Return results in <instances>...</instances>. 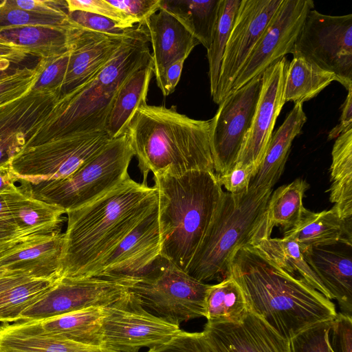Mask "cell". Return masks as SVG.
<instances>
[{"label":"cell","instance_id":"obj_13","mask_svg":"<svg viewBox=\"0 0 352 352\" xmlns=\"http://www.w3.org/2000/svg\"><path fill=\"white\" fill-rule=\"evenodd\" d=\"M261 75L231 91L210 120V147L217 175L236 164L252 125L261 89Z\"/></svg>","mask_w":352,"mask_h":352},{"label":"cell","instance_id":"obj_37","mask_svg":"<svg viewBox=\"0 0 352 352\" xmlns=\"http://www.w3.org/2000/svg\"><path fill=\"white\" fill-rule=\"evenodd\" d=\"M241 0H221L210 47L209 63L210 94H216L226 45L234 25Z\"/></svg>","mask_w":352,"mask_h":352},{"label":"cell","instance_id":"obj_10","mask_svg":"<svg viewBox=\"0 0 352 352\" xmlns=\"http://www.w3.org/2000/svg\"><path fill=\"white\" fill-rule=\"evenodd\" d=\"M292 54L333 73L346 89L352 87V14L331 16L311 10Z\"/></svg>","mask_w":352,"mask_h":352},{"label":"cell","instance_id":"obj_21","mask_svg":"<svg viewBox=\"0 0 352 352\" xmlns=\"http://www.w3.org/2000/svg\"><path fill=\"white\" fill-rule=\"evenodd\" d=\"M135 27L122 36H111L82 30L71 47L60 96L82 85L94 76Z\"/></svg>","mask_w":352,"mask_h":352},{"label":"cell","instance_id":"obj_2","mask_svg":"<svg viewBox=\"0 0 352 352\" xmlns=\"http://www.w3.org/2000/svg\"><path fill=\"white\" fill-rule=\"evenodd\" d=\"M228 276L241 287L250 311L289 340L337 315L331 300L283 270L252 245L242 247L234 254Z\"/></svg>","mask_w":352,"mask_h":352},{"label":"cell","instance_id":"obj_53","mask_svg":"<svg viewBox=\"0 0 352 352\" xmlns=\"http://www.w3.org/2000/svg\"><path fill=\"white\" fill-rule=\"evenodd\" d=\"M13 170L11 164L0 167V195H5L17 190L16 183L20 182Z\"/></svg>","mask_w":352,"mask_h":352},{"label":"cell","instance_id":"obj_40","mask_svg":"<svg viewBox=\"0 0 352 352\" xmlns=\"http://www.w3.org/2000/svg\"><path fill=\"white\" fill-rule=\"evenodd\" d=\"M43 67V60L34 68L24 67L0 76V107L28 93L32 87Z\"/></svg>","mask_w":352,"mask_h":352},{"label":"cell","instance_id":"obj_36","mask_svg":"<svg viewBox=\"0 0 352 352\" xmlns=\"http://www.w3.org/2000/svg\"><path fill=\"white\" fill-rule=\"evenodd\" d=\"M308 188L305 180L296 179L272 191L266 210L267 226L272 232L274 226L285 232L299 223L306 210L303 198Z\"/></svg>","mask_w":352,"mask_h":352},{"label":"cell","instance_id":"obj_51","mask_svg":"<svg viewBox=\"0 0 352 352\" xmlns=\"http://www.w3.org/2000/svg\"><path fill=\"white\" fill-rule=\"evenodd\" d=\"M17 236V230L6 199L0 195V245Z\"/></svg>","mask_w":352,"mask_h":352},{"label":"cell","instance_id":"obj_18","mask_svg":"<svg viewBox=\"0 0 352 352\" xmlns=\"http://www.w3.org/2000/svg\"><path fill=\"white\" fill-rule=\"evenodd\" d=\"M63 246L61 232L14 239L0 245V270L32 278H59Z\"/></svg>","mask_w":352,"mask_h":352},{"label":"cell","instance_id":"obj_50","mask_svg":"<svg viewBox=\"0 0 352 352\" xmlns=\"http://www.w3.org/2000/svg\"><path fill=\"white\" fill-rule=\"evenodd\" d=\"M185 60V59H181L169 65L156 79L157 85L164 96L170 95L175 91L180 80Z\"/></svg>","mask_w":352,"mask_h":352},{"label":"cell","instance_id":"obj_17","mask_svg":"<svg viewBox=\"0 0 352 352\" xmlns=\"http://www.w3.org/2000/svg\"><path fill=\"white\" fill-rule=\"evenodd\" d=\"M288 64L286 57H283L262 73L261 89L252 125L236 163L252 164L256 169L261 164L285 103L283 93Z\"/></svg>","mask_w":352,"mask_h":352},{"label":"cell","instance_id":"obj_33","mask_svg":"<svg viewBox=\"0 0 352 352\" xmlns=\"http://www.w3.org/2000/svg\"><path fill=\"white\" fill-rule=\"evenodd\" d=\"M252 246L283 270L303 280L326 298L332 300L329 292L307 263L300 247L295 241L285 237H270Z\"/></svg>","mask_w":352,"mask_h":352},{"label":"cell","instance_id":"obj_38","mask_svg":"<svg viewBox=\"0 0 352 352\" xmlns=\"http://www.w3.org/2000/svg\"><path fill=\"white\" fill-rule=\"evenodd\" d=\"M59 278H32L1 294L0 322L18 321L21 313L43 298Z\"/></svg>","mask_w":352,"mask_h":352},{"label":"cell","instance_id":"obj_29","mask_svg":"<svg viewBox=\"0 0 352 352\" xmlns=\"http://www.w3.org/2000/svg\"><path fill=\"white\" fill-rule=\"evenodd\" d=\"M104 316V307H90L32 322L47 334L77 342L102 346Z\"/></svg>","mask_w":352,"mask_h":352},{"label":"cell","instance_id":"obj_5","mask_svg":"<svg viewBox=\"0 0 352 352\" xmlns=\"http://www.w3.org/2000/svg\"><path fill=\"white\" fill-rule=\"evenodd\" d=\"M158 196L160 255L186 272L217 209L223 190L214 171L153 176Z\"/></svg>","mask_w":352,"mask_h":352},{"label":"cell","instance_id":"obj_28","mask_svg":"<svg viewBox=\"0 0 352 352\" xmlns=\"http://www.w3.org/2000/svg\"><path fill=\"white\" fill-rule=\"evenodd\" d=\"M351 228L352 223L342 220L332 208L318 212L306 209L299 223L284 232L283 237L295 241L302 252L338 243L351 248Z\"/></svg>","mask_w":352,"mask_h":352},{"label":"cell","instance_id":"obj_1","mask_svg":"<svg viewBox=\"0 0 352 352\" xmlns=\"http://www.w3.org/2000/svg\"><path fill=\"white\" fill-rule=\"evenodd\" d=\"M157 204L154 186L129 177L94 201L66 212L60 278L95 277L108 256Z\"/></svg>","mask_w":352,"mask_h":352},{"label":"cell","instance_id":"obj_56","mask_svg":"<svg viewBox=\"0 0 352 352\" xmlns=\"http://www.w3.org/2000/svg\"><path fill=\"white\" fill-rule=\"evenodd\" d=\"M10 62L6 60H0V76L8 73V69L10 65Z\"/></svg>","mask_w":352,"mask_h":352},{"label":"cell","instance_id":"obj_47","mask_svg":"<svg viewBox=\"0 0 352 352\" xmlns=\"http://www.w3.org/2000/svg\"><path fill=\"white\" fill-rule=\"evenodd\" d=\"M107 1L140 26H144L150 16L160 8V0H107Z\"/></svg>","mask_w":352,"mask_h":352},{"label":"cell","instance_id":"obj_23","mask_svg":"<svg viewBox=\"0 0 352 352\" xmlns=\"http://www.w3.org/2000/svg\"><path fill=\"white\" fill-rule=\"evenodd\" d=\"M14 192L3 195L17 230V238L60 232L65 211L34 198L27 182Z\"/></svg>","mask_w":352,"mask_h":352},{"label":"cell","instance_id":"obj_4","mask_svg":"<svg viewBox=\"0 0 352 352\" xmlns=\"http://www.w3.org/2000/svg\"><path fill=\"white\" fill-rule=\"evenodd\" d=\"M148 33L137 25L110 59L89 80L60 97L25 148L104 126L116 95L126 80L152 60Z\"/></svg>","mask_w":352,"mask_h":352},{"label":"cell","instance_id":"obj_34","mask_svg":"<svg viewBox=\"0 0 352 352\" xmlns=\"http://www.w3.org/2000/svg\"><path fill=\"white\" fill-rule=\"evenodd\" d=\"M206 324L241 323L250 311L245 294L230 276L210 285L206 296Z\"/></svg>","mask_w":352,"mask_h":352},{"label":"cell","instance_id":"obj_39","mask_svg":"<svg viewBox=\"0 0 352 352\" xmlns=\"http://www.w3.org/2000/svg\"><path fill=\"white\" fill-rule=\"evenodd\" d=\"M49 25L68 28H81L67 16L36 14L8 5L0 1V29L23 25Z\"/></svg>","mask_w":352,"mask_h":352},{"label":"cell","instance_id":"obj_8","mask_svg":"<svg viewBox=\"0 0 352 352\" xmlns=\"http://www.w3.org/2000/svg\"><path fill=\"white\" fill-rule=\"evenodd\" d=\"M210 284L201 282L160 255L131 292L152 314L175 325L206 317Z\"/></svg>","mask_w":352,"mask_h":352},{"label":"cell","instance_id":"obj_11","mask_svg":"<svg viewBox=\"0 0 352 352\" xmlns=\"http://www.w3.org/2000/svg\"><path fill=\"white\" fill-rule=\"evenodd\" d=\"M138 278H60L19 320L38 321L90 307H108L130 292Z\"/></svg>","mask_w":352,"mask_h":352},{"label":"cell","instance_id":"obj_19","mask_svg":"<svg viewBox=\"0 0 352 352\" xmlns=\"http://www.w3.org/2000/svg\"><path fill=\"white\" fill-rule=\"evenodd\" d=\"M160 253L157 206L108 256L95 277L140 278L151 268Z\"/></svg>","mask_w":352,"mask_h":352},{"label":"cell","instance_id":"obj_14","mask_svg":"<svg viewBox=\"0 0 352 352\" xmlns=\"http://www.w3.org/2000/svg\"><path fill=\"white\" fill-rule=\"evenodd\" d=\"M313 9L311 0H283L236 76L231 91L262 74L286 54H293L305 20Z\"/></svg>","mask_w":352,"mask_h":352},{"label":"cell","instance_id":"obj_32","mask_svg":"<svg viewBox=\"0 0 352 352\" xmlns=\"http://www.w3.org/2000/svg\"><path fill=\"white\" fill-rule=\"evenodd\" d=\"M220 2L221 0H160V8L177 19L208 50Z\"/></svg>","mask_w":352,"mask_h":352},{"label":"cell","instance_id":"obj_52","mask_svg":"<svg viewBox=\"0 0 352 352\" xmlns=\"http://www.w3.org/2000/svg\"><path fill=\"white\" fill-rule=\"evenodd\" d=\"M347 91L348 94L342 107L340 122L329 132V140L337 138L342 133L352 129V87Z\"/></svg>","mask_w":352,"mask_h":352},{"label":"cell","instance_id":"obj_27","mask_svg":"<svg viewBox=\"0 0 352 352\" xmlns=\"http://www.w3.org/2000/svg\"><path fill=\"white\" fill-rule=\"evenodd\" d=\"M83 29L23 25L0 29V42L21 48L26 54L50 58L71 50Z\"/></svg>","mask_w":352,"mask_h":352},{"label":"cell","instance_id":"obj_43","mask_svg":"<svg viewBox=\"0 0 352 352\" xmlns=\"http://www.w3.org/2000/svg\"><path fill=\"white\" fill-rule=\"evenodd\" d=\"M147 352H217L206 334L182 331L168 342Z\"/></svg>","mask_w":352,"mask_h":352},{"label":"cell","instance_id":"obj_3","mask_svg":"<svg viewBox=\"0 0 352 352\" xmlns=\"http://www.w3.org/2000/svg\"><path fill=\"white\" fill-rule=\"evenodd\" d=\"M210 120H195L176 106L140 105L125 133L146 183L153 176L180 175L192 170L214 171Z\"/></svg>","mask_w":352,"mask_h":352},{"label":"cell","instance_id":"obj_7","mask_svg":"<svg viewBox=\"0 0 352 352\" xmlns=\"http://www.w3.org/2000/svg\"><path fill=\"white\" fill-rule=\"evenodd\" d=\"M134 153L126 133L111 139L68 177L29 185L32 195L66 212L83 206L117 187L130 176Z\"/></svg>","mask_w":352,"mask_h":352},{"label":"cell","instance_id":"obj_25","mask_svg":"<svg viewBox=\"0 0 352 352\" xmlns=\"http://www.w3.org/2000/svg\"><path fill=\"white\" fill-rule=\"evenodd\" d=\"M0 352H116L101 345L77 342L45 333L32 321L0 326Z\"/></svg>","mask_w":352,"mask_h":352},{"label":"cell","instance_id":"obj_45","mask_svg":"<svg viewBox=\"0 0 352 352\" xmlns=\"http://www.w3.org/2000/svg\"><path fill=\"white\" fill-rule=\"evenodd\" d=\"M66 3L68 12L80 10L99 14L116 21L125 29L138 25L133 19L109 4L107 0H66Z\"/></svg>","mask_w":352,"mask_h":352},{"label":"cell","instance_id":"obj_30","mask_svg":"<svg viewBox=\"0 0 352 352\" xmlns=\"http://www.w3.org/2000/svg\"><path fill=\"white\" fill-rule=\"evenodd\" d=\"M153 74L151 60L135 71L120 88L104 126V131L111 139L125 133L137 109L146 102Z\"/></svg>","mask_w":352,"mask_h":352},{"label":"cell","instance_id":"obj_54","mask_svg":"<svg viewBox=\"0 0 352 352\" xmlns=\"http://www.w3.org/2000/svg\"><path fill=\"white\" fill-rule=\"evenodd\" d=\"M27 55L21 48L0 42V60L18 63L23 61Z\"/></svg>","mask_w":352,"mask_h":352},{"label":"cell","instance_id":"obj_41","mask_svg":"<svg viewBox=\"0 0 352 352\" xmlns=\"http://www.w3.org/2000/svg\"><path fill=\"white\" fill-rule=\"evenodd\" d=\"M71 50L59 55L41 58L42 69L31 90L36 92H58L60 94Z\"/></svg>","mask_w":352,"mask_h":352},{"label":"cell","instance_id":"obj_26","mask_svg":"<svg viewBox=\"0 0 352 352\" xmlns=\"http://www.w3.org/2000/svg\"><path fill=\"white\" fill-rule=\"evenodd\" d=\"M307 121L302 104L296 103L283 124L272 134L250 188H273L283 173L292 142Z\"/></svg>","mask_w":352,"mask_h":352},{"label":"cell","instance_id":"obj_20","mask_svg":"<svg viewBox=\"0 0 352 352\" xmlns=\"http://www.w3.org/2000/svg\"><path fill=\"white\" fill-rule=\"evenodd\" d=\"M204 331L217 352H292L290 340L251 311L241 323L206 324Z\"/></svg>","mask_w":352,"mask_h":352},{"label":"cell","instance_id":"obj_35","mask_svg":"<svg viewBox=\"0 0 352 352\" xmlns=\"http://www.w3.org/2000/svg\"><path fill=\"white\" fill-rule=\"evenodd\" d=\"M336 76L304 58L294 56L289 63L284 85L286 102L302 104L318 95Z\"/></svg>","mask_w":352,"mask_h":352},{"label":"cell","instance_id":"obj_9","mask_svg":"<svg viewBox=\"0 0 352 352\" xmlns=\"http://www.w3.org/2000/svg\"><path fill=\"white\" fill-rule=\"evenodd\" d=\"M111 140L104 131L80 133L26 147L11 166L21 181L30 185L65 178L98 153Z\"/></svg>","mask_w":352,"mask_h":352},{"label":"cell","instance_id":"obj_6","mask_svg":"<svg viewBox=\"0 0 352 352\" xmlns=\"http://www.w3.org/2000/svg\"><path fill=\"white\" fill-rule=\"evenodd\" d=\"M273 188H250L245 192L223 191L212 220L186 270L206 283L228 277L234 254L271 237L266 210Z\"/></svg>","mask_w":352,"mask_h":352},{"label":"cell","instance_id":"obj_16","mask_svg":"<svg viewBox=\"0 0 352 352\" xmlns=\"http://www.w3.org/2000/svg\"><path fill=\"white\" fill-rule=\"evenodd\" d=\"M60 97L58 92L30 89L22 97L0 107V167L11 164L47 119Z\"/></svg>","mask_w":352,"mask_h":352},{"label":"cell","instance_id":"obj_22","mask_svg":"<svg viewBox=\"0 0 352 352\" xmlns=\"http://www.w3.org/2000/svg\"><path fill=\"white\" fill-rule=\"evenodd\" d=\"M144 27L153 49L155 79L169 65L186 60L199 43L177 19L161 8L150 16Z\"/></svg>","mask_w":352,"mask_h":352},{"label":"cell","instance_id":"obj_44","mask_svg":"<svg viewBox=\"0 0 352 352\" xmlns=\"http://www.w3.org/2000/svg\"><path fill=\"white\" fill-rule=\"evenodd\" d=\"M68 16L73 23L83 30L107 35L122 36L133 28L125 29L122 25L109 18L85 11L69 12Z\"/></svg>","mask_w":352,"mask_h":352},{"label":"cell","instance_id":"obj_31","mask_svg":"<svg viewBox=\"0 0 352 352\" xmlns=\"http://www.w3.org/2000/svg\"><path fill=\"white\" fill-rule=\"evenodd\" d=\"M331 165L330 201L332 209L347 223H352V129L336 140Z\"/></svg>","mask_w":352,"mask_h":352},{"label":"cell","instance_id":"obj_55","mask_svg":"<svg viewBox=\"0 0 352 352\" xmlns=\"http://www.w3.org/2000/svg\"><path fill=\"white\" fill-rule=\"evenodd\" d=\"M26 275L19 273H10L0 278V295L12 287L32 279Z\"/></svg>","mask_w":352,"mask_h":352},{"label":"cell","instance_id":"obj_57","mask_svg":"<svg viewBox=\"0 0 352 352\" xmlns=\"http://www.w3.org/2000/svg\"><path fill=\"white\" fill-rule=\"evenodd\" d=\"M10 273H12V272H8L0 270V278L2 277V276H6V275H7V274H8Z\"/></svg>","mask_w":352,"mask_h":352},{"label":"cell","instance_id":"obj_42","mask_svg":"<svg viewBox=\"0 0 352 352\" xmlns=\"http://www.w3.org/2000/svg\"><path fill=\"white\" fill-rule=\"evenodd\" d=\"M332 320L314 324L299 332L290 340L292 352H333L329 331Z\"/></svg>","mask_w":352,"mask_h":352},{"label":"cell","instance_id":"obj_49","mask_svg":"<svg viewBox=\"0 0 352 352\" xmlns=\"http://www.w3.org/2000/svg\"><path fill=\"white\" fill-rule=\"evenodd\" d=\"M8 5L28 12L47 15H68L66 1L6 0Z\"/></svg>","mask_w":352,"mask_h":352},{"label":"cell","instance_id":"obj_48","mask_svg":"<svg viewBox=\"0 0 352 352\" xmlns=\"http://www.w3.org/2000/svg\"><path fill=\"white\" fill-rule=\"evenodd\" d=\"M333 352H352V318L344 313L337 314L329 331Z\"/></svg>","mask_w":352,"mask_h":352},{"label":"cell","instance_id":"obj_15","mask_svg":"<svg viewBox=\"0 0 352 352\" xmlns=\"http://www.w3.org/2000/svg\"><path fill=\"white\" fill-rule=\"evenodd\" d=\"M283 0H241L228 38L213 101L219 104L231 91L239 71Z\"/></svg>","mask_w":352,"mask_h":352},{"label":"cell","instance_id":"obj_46","mask_svg":"<svg viewBox=\"0 0 352 352\" xmlns=\"http://www.w3.org/2000/svg\"><path fill=\"white\" fill-rule=\"evenodd\" d=\"M256 171V167L252 164L243 165L236 163L225 173L216 175L219 184L222 188H225L226 192L239 194L248 190Z\"/></svg>","mask_w":352,"mask_h":352},{"label":"cell","instance_id":"obj_12","mask_svg":"<svg viewBox=\"0 0 352 352\" xmlns=\"http://www.w3.org/2000/svg\"><path fill=\"white\" fill-rule=\"evenodd\" d=\"M104 311L102 346L116 352L157 346L182 331L179 326L146 310L131 292Z\"/></svg>","mask_w":352,"mask_h":352},{"label":"cell","instance_id":"obj_24","mask_svg":"<svg viewBox=\"0 0 352 352\" xmlns=\"http://www.w3.org/2000/svg\"><path fill=\"white\" fill-rule=\"evenodd\" d=\"M304 256L342 312L352 313V257L331 246L311 248Z\"/></svg>","mask_w":352,"mask_h":352}]
</instances>
